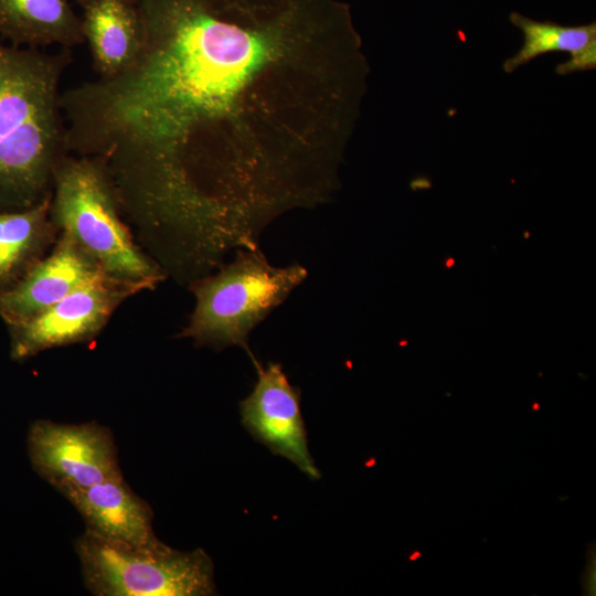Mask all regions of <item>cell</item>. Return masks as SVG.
Returning <instances> with one entry per match:
<instances>
[{"label": "cell", "mask_w": 596, "mask_h": 596, "mask_svg": "<svg viewBox=\"0 0 596 596\" xmlns=\"http://www.w3.org/2000/svg\"><path fill=\"white\" fill-rule=\"evenodd\" d=\"M0 39L31 49L84 42L81 17L68 0H0Z\"/></svg>", "instance_id": "obj_12"}, {"label": "cell", "mask_w": 596, "mask_h": 596, "mask_svg": "<svg viewBox=\"0 0 596 596\" xmlns=\"http://www.w3.org/2000/svg\"><path fill=\"white\" fill-rule=\"evenodd\" d=\"M523 33V45L503 62V71L512 73L534 58L553 52H567L570 58L560 63L555 72L568 75L596 68V23L562 25L553 21H538L518 12L509 17Z\"/></svg>", "instance_id": "obj_13"}, {"label": "cell", "mask_w": 596, "mask_h": 596, "mask_svg": "<svg viewBox=\"0 0 596 596\" xmlns=\"http://www.w3.org/2000/svg\"><path fill=\"white\" fill-rule=\"evenodd\" d=\"M82 9L84 41L94 70L99 78L121 74L134 63L141 45L137 0H91Z\"/></svg>", "instance_id": "obj_11"}, {"label": "cell", "mask_w": 596, "mask_h": 596, "mask_svg": "<svg viewBox=\"0 0 596 596\" xmlns=\"http://www.w3.org/2000/svg\"><path fill=\"white\" fill-rule=\"evenodd\" d=\"M121 74L62 93L70 153L181 255L258 248L283 213L339 185L370 67L339 0H137Z\"/></svg>", "instance_id": "obj_1"}, {"label": "cell", "mask_w": 596, "mask_h": 596, "mask_svg": "<svg viewBox=\"0 0 596 596\" xmlns=\"http://www.w3.org/2000/svg\"><path fill=\"white\" fill-rule=\"evenodd\" d=\"M53 251L15 284L0 290L6 324L29 319L105 272L71 236L61 233Z\"/></svg>", "instance_id": "obj_9"}, {"label": "cell", "mask_w": 596, "mask_h": 596, "mask_svg": "<svg viewBox=\"0 0 596 596\" xmlns=\"http://www.w3.org/2000/svg\"><path fill=\"white\" fill-rule=\"evenodd\" d=\"M300 264L273 266L259 248H238L220 270L191 283L195 307L179 337L199 347L245 349L248 337L307 278Z\"/></svg>", "instance_id": "obj_4"}, {"label": "cell", "mask_w": 596, "mask_h": 596, "mask_svg": "<svg viewBox=\"0 0 596 596\" xmlns=\"http://www.w3.org/2000/svg\"><path fill=\"white\" fill-rule=\"evenodd\" d=\"M71 49L49 53L0 40V211L52 194L67 152L60 83Z\"/></svg>", "instance_id": "obj_2"}, {"label": "cell", "mask_w": 596, "mask_h": 596, "mask_svg": "<svg viewBox=\"0 0 596 596\" xmlns=\"http://www.w3.org/2000/svg\"><path fill=\"white\" fill-rule=\"evenodd\" d=\"M51 201L52 194L23 210L0 211V290L20 280L54 242Z\"/></svg>", "instance_id": "obj_14"}, {"label": "cell", "mask_w": 596, "mask_h": 596, "mask_svg": "<svg viewBox=\"0 0 596 596\" xmlns=\"http://www.w3.org/2000/svg\"><path fill=\"white\" fill-rule=\"evenodd\" d=\"M83 518L86 530L108 540L151 545L160 540L152 528L153 512L124 477L62 493Z\"/></svg>", "instance_id": "obj_10"}, {"label": "cell", "mask_w": 596, "mask_h": 596, "mask_svg": "<svg viewBox=\"0 0 596 596\" xmlns=\"http://www.w3.org/2000/svg\"><path fill=\"white\" fill-rule=\"evenodd\" d=\"M119 202L104 163L67 153L54 172L51 217L102 269L155 289L164 270L134 243L119 216Z\"/></svg>", "instance_id": "obj_3"}, {"label": "cell", "mask_w": 596, "mask_h": 596, "mask_svg": "<svg viewBox=\"0 0 596 596\" xmlns=\"http://www.w3.org/2000/svg\"><path fill=\"white\" fill-rule=\"evenodd\" d=\"M539 408H540L539 403H534L533 406H532V409H533V411H538Z\"/></svg>", "instance_id": "obj_17"}, {"label": "cell", "mask_w": 596, "mask_h": 596, "mask_svg": "<svg viewBox=\"0 0 596 596\" xmlns=\"http://www.w3.org/2000/svg\"><path fill=\"white\" fill-rule=\"evenodd\" d=\"M28 453L34 471L61 494L124 477L113 433L97 422L38 419L28 433Z\"/></svg>", "instance_id": "obj_7"}, {"label": "cell", "mask_w": 596, "mask_h": 596, "mask_svg": "<svg viewBox=\"0 0 596 596\" xmlns=\"http://www.w3.org/2000/svg\"><path fill=\"white\" fill-rule=\"evenodd\" d=\"M419 556H422V552L415 551L408 558L411 561L417 560Z\"/></svg>", "instance_id": "obj_15"}, {"label": "cell", "mask_w": 596, "mask_h": 596, "mask_svg": "<svg viewBox=\"0 0 596 596\" xmlns=\"http://www.w3.org/2000/svg\"><path fill=\"white\" fill-rule=\"evenodd\" d=\"M81 7H83L85 3H87L91 0H75Z\"/></svg>", "instance_id": "obj_16"}, {"label": "cell", "mask_w": 596, "mask_h": 596, "mask_svg": "<svg viewBox=\"0 0 596 596\" xmlns=\"http://www.w3.org/2000/svg\"><path fill=\"white\" fill-rule=\"evenodd\" d=\"M86 589L95 596H209L214 567L203 549L179 551L159 541L131 545L88 530L74 545Z\"/></svg>", "instance_id": "obj_5"}, {"label": "cell", "mask_w": 596, "mask_h": 596, "mask_svg": "<svg viewBox=\"0 0 596 596\" xmlns=\"http://www.w3.org/2000/svg\"><path fill=\"white\" fill-rule=\"evenodd\" d=\"M147 289L140 283L99 275L46 310L8 324L11 358L23 361L49 349L93 340L124 300Z\"/></svg>", "instance_id": "obj_6"}, {"label": "cell", "mask_w": 596, "mask_h": 596, "mask_svg": "<svg viewBox=\"0 0 596 596\" xmlns=\"http://www.w3.org/2000/svg\"><path fill=\"white\" fill-rule=\"evenodd\" d=\"M257 381L252 393L241 401L242 424L272 453L295 464L311 479L320 472L310 455L300 392L294 387L279 363L266 368L256 360Z\"/></svg>", "instance_id": "obj_8"}]
</instances>
